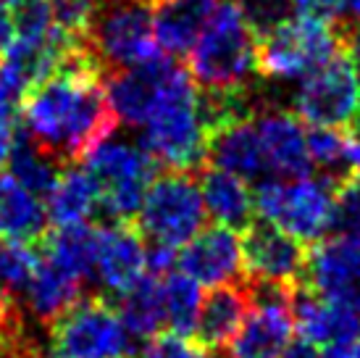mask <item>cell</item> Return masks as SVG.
Segmentation results:
<instances>
[{"instance_id": "obj_1", "label": "cell", "mask_w": 360, "mask_h": 358, "mask_svg": "<svg viewBox=\"0 0 360 358\" xmlns=\"http://www.w3.org/2000/svg\"><path fill=\"white\" fill-rule=\"evenodd\" d=\"M103 80L101 61L87 40H79L66 50L56 74L21 98L19 121L60 166L82 163L119 127Z\"/></svg>"}, {"instance_id": "obj_2", "label": "cell", "mask_w": 360, "mask_h": 358, "mask_svg": "<svg viewBox=\"0 0 360 358\" xmlns=\"http://www.w3.org/2000/svg\"><path fill=\"white\" fill-rule=\"evenodd\" d=\"M187 71L200 92L234 95L252 90L258 71V35L237 0H219L205 30L187 53Z\"/></svg>"}, {"instance_id": "obj_3", "label": "cell", "mask_w": 360, "mask_h": 358, "mask_svg": "<svg viewBox=\"0 0 360 358\" xmlns=\"http://www.w3.org/2000/svg\"><path fill=\"white\" fill-rule=\"evenodd\" d=\"M210 124L190 71L140 127V148L160 169L195 171L208 161Z\"/></svg>"}, {"instance_id": "obj_4", "label": "cell", "mask_w": 360, "mask_h": 358, "mask_svg": "<svg viewBox=\"0 0 360 358\" xmlns=\"http://www.w3.org/2000/svg\"><path fill=\"white\" fill-rule=\"evenodd\" d=\"M255 216L287 232L302 245L319 242L331 232L337 185L326 177H266L252 190Z\"/></svg>"}, {"instance_id": "obj_5", "label": "cell", "mask_w": 360, "mask_h": 358, "mask_svg": "<svg viewBox=\"0 0 360 358\" xmlns=\"http://www.w3.org/2000/svg\"><path fill=\"white\" fill-rule=\"evenodd\" d=\"M342 42L345 27L297 11L258 37V71L271 82H297L337 56Z\"/></svg>"}, {"instance_id": "obj_6", "label": "cell", "mask_w": 360, "mask_h": 358, "mask_svg": "<svg viewBox=\"0 0 360 358\" xmlns=\"http://www.w3.org/2000/svg\"><path fill=\"white\" fill-rule=\"evenodd\" d=\"M98 185V224L134 221L142 198L158 174V163L140 148L124 140H103L82 161Z\"/></svg>"}, {"instance_id": "obj_7", "label": "cell", "mask_w": 360, "mask_h": 358, "mask_svg": "<svg viewBox=\"0 0 360 358\" xmlns=\"http://www.w3.org/2000/svg\"><path fill=\"white\" fill-rule=\"evenodd\" d=\"M205 219L208 214L202 206L200 182L192 177V171L163 169L153 177L134 227L150 242L181 248L205 227Z\"/></svg>"}, {"instance_id": "obj_8", "label": "cell", "mask_w": 360, "mask_h": 358, "mask_svg": "<svg viewBox=\"0 0 360 358\" xmlns=\"http://www.w3.org/2000/svg\"><path fill=\"white\" fill-rule=\"evenodd\" d=\"M84 40L105 74L158 56L153 35V3L98 0Z\"/></svg>"}, {"instance_id": "obj_9", "label": "cell", "mask_w": 360, "mask_h": 358, "mask_svg": "<svg viewBox=\"0 0 360 358\" xmlns=\"http://www.w3.org/2000/svg\"><path fill=\"white\" fill-rule=\"evenodd\" d=\"M53 353L74 358H131L134 338L105 295H82L51 324Z\"/></svg>"}, {"instance_id": "obj_10", "label": "cell", "mask_w": 360, "mask_h": 358, "mask_svg": "<svg viewBox=\"0 0 360 358\" xmlns=\"http://www.w3.org/2000/svg\"><path fill=\"white\" fill-rule=\"evenodd\" d=\"M360 106V69L342 50L305 74L292 95V113L310 127H350Z\"/></svg>"}, {"instance_id": "obj_11", "label": "cell", "mask_w": 360, "mask_h": 358, "mask_svg": "<svg viewBox=\"0 0 360 358\" xmlns=\"http://www.w3.org/2000/svg\"><path fill=\"white\" fill-rule=\"evenodd\" d=\"M245 290L250 309L226 345V358H279L295 332L290 309L295 288L248 279Z\"/></svg>"}, {"instance_id": "obj_12", "label": "cell", "mask_w": 360, "mask_h": 358, "mask_svg": "<svg viewBox=\"0 0 360 358\" xmlns=\"http://www.w3.org/2000/svg\"><path fill=\"white\" fill-rule=\"evenodd\" d=\"M184 74L187 69L179 66L174 56L158 53L142 63L110 71L105 74L103 85L116 119L129 127H142Z\"/></svg>"}, {"instance_id": "obj_13", "label": "cell", "mask_w": 360, "mask_h": 358, "mask_svg": "<svg viewBox=\"0 0 360 358\" xmlns=\"http://www.w3.org/2000/svg\"><path fill=\"white\" fill-rule=\"evenodd\" d=\"M305 282L321 298L360 314V235H334L308 250Z\"/></svg>"}, {"instance_id": "obj_14", "label": "cell", "mask_w": 360, "mask_h": 358, "mask_svg": "<svg viewBox=\"0 0 360 358\" xmlns=\"http://www.w3.org/2000/svg\"><path fill=\"white\" fill-rule=\"evenodd\" d=\"M245 274L255 282H274L284 288H300L305 277L308 250L300 240L271 227L266 221H252L242 235Z\"/></svg>"}, {"instance_id": "obj_15", "label": "cell", "mask_w": 360, "mask_h": 358, "mask_svg": "<svg viewBox=\"0 0 360 358\" xmlns=\"http://www.w3.org/2000/svg\"><path fill=\"white\" fill-rule=\"evenodd\" d=\"M176 266L200 288H221L240 282L245 274L240 229L224 224L202 227L190 242L181 245Z\"/></svg>"}, {"instance_id": "obj_16", "label": "cell", "mask_w": 360, "mask_h": 358, "mask_svg": "<svg viewBox=\"0 0 360 358\" xmlns=\"http://www.w3.org/2000/svg\"><path fill=\"white\" fill-rule=\"evenodd\" d=\"M260 145L266 153L271 177H305L313 171L308 150V130L302 121L284 109H260L252 113Z\"/></svg>"}, {"instance_id": "obj_17", "label": "cell", "mask_w": 360, "mask_h": 358, "mask_svg": "<svg viewBox=\"0 0 360 358\" xmlns=\"http://www.w3.org/2000/svg\"><path fill=\"white\" fill-rule=\"evenodd\" d=\"M145 237L134 221H116V224H101L98 237V253H95V277L103 282V288L121 295L129 290L137 279L148 271L145 268Z\"/></svg>"}, {"instance_id": "obj_18", "label": "cell", "mask_w": 360, "mask_h": 358, "mask_svg": "<svg viewBox=\"0 0 360 358\" xmlns=\"http://www.w3.org/2000/svg\"><path fill=\"white\" fill-rule=\"evenodd\" d=\"M292 321L302 340L313 345H345L360 338V314L342 303L321 298L310 288H295L292 292Z\"/></svg>"}, {"instance_id": "obj_19", "label": "cell", "mask_w": 360, "mask_h": 358, "mask_svg": "<svg viewBox=\"0 0 360 358\" xmlns=\"http://www.w3.org/2000/svg\"><path fill=\"white\" fill-rule=\"evenodd\" d=\"M208 161L210 166L231 171L248 182H260L271 177L252 116H240V119L224 121L221 127H216L210 135Z\"/></svg>"}, {"instance_id": "obj_20", "label": "cell", "mask_w": 360, "mask_h": 358, "mask_svg": "<svg viewBox=\"0 0 360 358\" xmlns=\"http://www.w3.org/2000/svg\"><path fill=\"white\" fill-rule=\"evenodd\" d=\"M219 0H158L153 6L155 45L166 56H187Z\"/></svg>"}, {"instance_id": "obj_21", "label": "cell", "mask_w": 360, "mask_h": 358, "mask_svg": "<svg viewBox=\"0 0 360 358\" xmlns=\"http://www.w3.org/2000/svg\"><path fill=\"white\" fill-rule=\"evenodd\" d=\"M248 309H250V298L245 288H237V285L210 288V295H205L200 303L192 338L208 350L226 348L229 340L237 335Z\"/></svg>"}, {"instance_id": "obj_22", "label": "cell", "mask_w": 360, "mask_h": 358, "mask_svg": "<svg viewBox=\"0 0 360 358\" xmlns=\"http://www.w3.org/2000/svg\"><path fill=\"white\" fill-rule=\"evenodd\" d=\"M200 195L205 214L216 224L231 229H245L252 224L255 216V200L248 179L237 177L231 171L208 166L200 177Z\"/></svg>"}, {"instance_id": "obj_23", "label": "cell", "mask_w": 360, "mask_h": 358, "mask_svg": "<svg viewBox=\"0 0 360 358\" xmlns=\"http://www.w3.org/2000/svg\"><path fill=\"white\" fill-rule=\"evenodd\" d=\"M51 232V216L40 198L21 187L16 179L6 177V187L0 192V235L16 242H24L37 253L45 245Z\"/></svg>"}, {"instance_id": "obj_24", "label": "cell", "mask_w": 360, "mask_h": 358, "mask_svg": "<svg viewBox=\"0 0 360 358\" xmlns=\"http://www.w3.org/2000/svg\"><path fill=\"white\" fill-rule=\"evenodd\" d=\"M24 292H27V306L34 314V319L51 327L63 311L71 309L82 298V279L69 274L58 264H53L48 256H40Z\"/></svg>"}, {"instance_id": "obj_25", "label": "cell", "mask_w": 360, "mask_h": 358, "mask_svg": "<svg viewBox=\"0 0 360 358\" xmlns=\"http://www.w3.org/2000/svg\"><path fill=\"white\" fill-rule=\"evenodd\" d=\"M98 237H101L98 221H77V224L51 227L40 256H48L53 264H58L60 268H66L69 274L84 282V279L95 277Z\"/></svg>"}, {"instance_id": "obj_26", "label": "cell", "mask_w": 360, "mask_h": 358, "mask_svg": "<svg viewBox=\"0 0 360 358\" xmlns=\"http://www.w3.org/2000/svg\"><path fill=\"white\" fill-rule=\"evenodd\" d=\"M308 150L313 166H319L321 177L342 187L355 179L360 166V140L345 127H310Z\"/></svg>"}, {"instance_id": "obj_27", "label": "cell", "mask_w": 360, "mask_h": 358, "mask_svg": "<svg viewBox=\"0 0 360 358\" xmlns=\"http://www.w3.org/2000/svg\"><path fill=\"white\" fill-rule=\"evenodd\" d=\"M6 163H8V169H11V177L40 200H48L51 190L56 187V182H58L60 171L66 169V166H60L58 161L53 159V156H48V153L30 137V132L24 130L21 121H16L13 142H11V153Z\"/></svg>"}, {"instance_id": "obj_28", "label": "cell", "mask_w": 360, "mask_h": 358, "mask_svg": "<svg viewBox=\"0 0 360 358\" xmlns=\"http://www.w3.org/2000/svg\"><path fill=\"white\" fill-rule=\"evenodd\" d=\"M45 203H48V216L53 227L90 221L98 211V185L90 171L79 169V163H74L60 171L58 182Z\"/></svg>"}, {"instance_id": "obj_29", "label": "cell", "mask_w": 360, "mask_h": 358, "mask_svg": "<svg viewBox=\"0 0 360 358\" xmlns=\"http://www.w3.org/2000/svg\"><path fill=\"white\" fill-rule=\"evenodd\" d=\"M124 329L134 340H150L166 324L163 316V292H160L158 274H142L129 290H124L116 303Z\"/></svg>"}, {"instance_id": "obj_30", "label": "cell", "mask_w": 360, "mask_h": 358, "mask_svg": "<svg viewBox=\"0 0 360 358\" xmlns=\"http://www.w3.org/2000/svg\"><path fill=\"white\" fill-rule=\"evenodd\" d=\"M160 292H163V316H166L171 332L192 338L202 303L200 285L192 277H187L184 271L179 274L169 271L160 277Z\"/></svg>"}, {"instance_id": "obj_31", "label": "cell", "mask_w": 360, "mask_h": 358, "mask_svg": "<svg viewBox=\"0 0 360 358\" xmlns=\"http://www.w3.org/2000/svg\"><path fill=\"white\" fill-rule=\"evenodd\" d=\"M13 19V42L27 50H45L53 40V13L48 0H21L16 11L11 13Z\"/></svg>"}, {"instance_id": "obj_32", "label": "cell", "mask_w": 360, "mask_h": 358, "mask_svg": "<svg viewBox=\"0 0 360 358\" xmlns=\"http://www.w3.org/2000/svg\"><path fill=\"white\" fill-rule=\"evenodd\" d=\"M40 253L24 242L0 235V282H6L13 292H24L32 274L37 268Z\"/></svg>"}, {"instance_id": "obj_33", "label": "cell", "mask_w": 360, "mask_h": 358, "mask_svg": "<svg viewBox=\"0 0 360 358\" xmlns=\"http://www.w3.org/2000/svg\"><path fill=\"white\" fill-rule=\"evenodd\" d=\"M140 358H216L213 350L202 348L198 340H190L187 335H155L140 350Z\"/></svg>"}, {"instance_id": "obj_34", "label": "cell", "mask_w": 360, "mask_h": 358, "mask_svg": "<svg viewBox=\"0 0 360 358\" xmlns=\"http://www.w3.org/2000/svg\"><path fill=\"white\" fill-rule=\"evenodd\" d=\"M48 3H51L53 24L69 37L84 40L98 0H48Z\"/></svg>"}, {"instance_id": "obj_35", "label": "cell", "mask_w": 360, "mask_h": 358, "mask_svg": "<svg viewBox=\"0 0 360 358\" xmlns=\"http://www.w3.org/2000/svg\"><path fill=\"white\" fill-rule=\"evenodd\" d=\"M331 232L334 235H360V187L355 185V179L337 187Z\"/></svg>"}, {"instance_id": "obj_36", "label": "cell", "mask_w": 360, "mask_h": 358, "mask_svg": "<svg viewBox=\"0 0 360 358\" xmlns=\"http://www.w3.org/2000/svg\"><path fill=\"white\" fill-rule=\"evenodd\" d=\"M240 3L245 19L250 21V27L255 35L269 32L271 27H276L284 16H290V0H237Z\"/></svg>"}, {"instance_id": "obj_37", "label": "cell", "mask_w": 360, "mask_h": 358, "mask_svg": "<svg viewBox=\"0 0 360 358\" xmlns=\"http://www.w3.org/2000/svg\"><path fill=\"white\" fill-rule=\"evenodd\" d=\"M295 8L310 16H319V19L345 27L350 24L347 19H352V11H355V0H297Z\"/></svg>"}, {"instance_id": "obj_38", "label": "cell", "mask_w": 360, "mask_h": 358, "mask_svg": "<svg viewBox=\"0 0 360 358\" xmlns=\"http://www.w3.org/2000/svg\"><path fill=\"white\" fill-rule=\"evenodd\" d=\"M16 121H19V116H0V169H3V166H6V161H8Z\"/></svg>"}, {"instance_id": "obj_39", "label": "cell", "mask_w": 360, "mask_h": 358, "mask_svg": "<svg viewBox=\"0 0 360 358\" xmlns=\"http://www.w3.org/2000/svg\"><path fill=\"white\" fill-rule=\"evenodd\" d=\"M279 358H321L319 345H313L308 340H290V345L281 350Z\"/></svg>"}, {"instance_id": "obj_40", "label": "cell", "mask_w": 360, "mask_h": 358, "mask_svg": "<svg viewBox=\"0 0 360 358\" xmlns=\"http://www.w3.org/2000/svg\"><path fill=\"white\" fill-rule=\"evenodd\" d=\"M347 130H350L352 135L360 140V106H358V111H355V116H352V121H350V127H347Z\"/></svg>"}, {"instance_id": "obj_41", "label": "cell", "mask_w": 360, "mask_h": 358, "mask_svg": "<svg viewBox=\"0 0 360 358\" xmlns=\"http://www.w3.org/2000/svg\"><path fill=\"white\" fill-rule=\"evenodd\" d=\"M352 21H355V30H360V0H355V11H352Z\"/></svg>"}, {"instance_id": "obj_42", "label": "cell", "mask_w": 360, "mask_h": 358, "mask_svg": "<svg viewBox=\"0 0 360 358\" xmlns=\"http://www.w3.org/2000/svg\"><path fill=\"white\" fill-rule=\"evenodd\" d=\"M6 177H8V174H0V192H3V187H6Z\"/></svg>"}, {"instance_id": "obj_43", "label": "cell", "mask_w": 360, "mask_h": 358, "mask_svg": "<svg viewBox=\"0 0 360 358\" xmlns=\"http://www.w3.org/2000/svg\"><path fill=\"white\" fill-rule=\"evenodd\" d=\"M42 358H74V356H63V353H53V356H42Z\"/></svg>"}, {"instance_id": "obj_44", "label": "cell", "mask_w": 360, "mask_h": 358, "mask_svg": "<svg viewBox=\"0 0 360 358\" xmlns=\"http://www.w3.org/2000/svg\"><path fill=\"white\" fill-rule=\"evenodd\" d=\"M355 185L360 187V166H358V171H355Z\"/></svg>"}, {"instance_id": "obj_45", "label": "cell", "mask_w": 360, "mask_h": 358, "mask_svg": "<svg viewBox=\"0 0 360 358\" xmlns=\"http://www.w3.org/2000/svg\"><path fill=\"white\" fill-rule=\"evenodd\" d=\"M6 3H8V6H16V3H21V0H6Z\"/></svg>"}, {"instance_id": "obj_46", "label": "cell", "mask_w": 360, "mask_h": 358, "mask_svg": "<svg viewBox=\"0 0 360 358\" xmlns=\"http://www.w3.org/2000/svg\"><path fill=\"white\" fill-rule=\"evenodd\" d=\"M0 358H11V356H6V353H3V350H0Z\"/></svg>"}, {"instance_id": "obj_47", "label": "cell", "mask_w": 360, "mask_h": 358, "mask_svg": "<svg viewBox=\"0 0 360 358\" xmlns=\"http://www.w3.org/2000/svg\"><path fill=\"white\" fill-rule=\"evenodd\" d=\"M290 3H292V6H295V3H297V0H290Z\"/></svg>"}]
</instances>
